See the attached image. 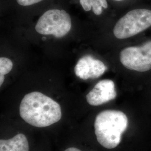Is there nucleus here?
Listing matches in <instances>:
<instances>
[{
    "instance_id": "4",
    "label": "nucleus",
    "mask_w": 151,
    "mask_h": 151,
    "mask_svg": "<svg viewBox=\"0 0 151 151\" xmlns=\"http://www.w3.org/2000/svg\"><path fill=\"white\" fill-rule=\"evenodd\" d=\"M71 27V19L66 11L52 9L45 12L39 19L35 30L42 35H53L56 38H62L70 31Z\"/></svg>"
},
{
    "instance_id": "9",
    "label": "nucleus",
    "mask_w": 151,
    "mask_h": 151,
    "mask_svg": "<svg viewBox=\"0 0 151 151\" xmlns=\"http://www.w3.org/2000/svg\"><path fill=\"white\" fill-rule=\"evenodd\" d=\"M80 3L85 11H90L92 9L96 15L102 14L103 8L106 9L108 7L106 0H80Z\"/></svg>"
},
{
    "instance_id": "3",
    "label": "nucleus",
    "mask_w": 151,
    "mask_h": 151,
    "mask_svg": "<svg viewBox=\"0 0 151 151\" xmlns=\"http://www.w3.org/2000/svg\"><path fill=\"white\" fill-rule=\"evenodd\" d=\"M151 27V10L135 9L127 12L116 23L114 36L119 39L134 37Z\"/></svg>"
},
{
    "instance_id": "8",
    "label": "nucleus",
    "mask_w": 151,
    "mask_h": 151,
    "mask_svg": "<svg viewBox=\"0 0 151 151\" xmlns=\"http://www.w3.org/2000/svg\"><path fill=\"white\" fill-rule=\"evenodd\" d=\"M29 142L26 136L19 133L7 140H0V151H29Z\"/></svg>"
},
{
    "instance_id": "2",
    "label": "nucleus",
    "mask_w": 151,
    "mask_h": 151,
    "mask_svg": "<svg viewBox=\"0 0 151 151\" xmlns=\"http://www.w3.org/2000/svg\"><path fill=\"white\" fill-rule=\"evenodd\" d=\"M128 125V118L121 111L107 110L100 112L95 122V131L98 142L108 149L116 147Z\"/></svg>"
},
{
    "instance_id": "7",
    "label": "nucleus",
    "mask_w": 151,
    "mask_h": 151,
    "mask_svg": "<svg viewBox=\"0 0 151 151\" xmlns=\"http://www.w3.org/2000/svg\"><path fill=\"white\" fill-rule=\"evenodd\" d=\"M116 97L115 83L110 80H103L87 95V103L92 106H99L114 100Z\"/></svg>"
},
{
    "instance_id": "1",
    "label": "nucleus",
    "mask_w": 151,
    "mask_h": 151,
    "mask_svg": "<svg viewBox=\"0 0 151 151\" xmlns=\"http://www.w3.org/2000/svg\"><path fill=\"white\" fill-rule=\"evenodd\" d=\"M20 115L28 124L38 128L50 126L62 118L60 104L40 92H32L23 97Z\"/></svg>"
},
{
    "instance_id": "12",
    "label": "nucleus",
    "mask_w": 151,
    "mask_h": 151,
    "mask_svg": "<svg viewBox=\"0 0 151 151\" xmlns=\"http://www.w3.org/2000/svg\"><path fill=\"white\" fill-rule=\"evenodd\" d=\"M65 151H81L80 150L75 148V147H70L65 150Z\"/></svg>"
},
{
    "instance_id": "5",
    "label": "nucleus",
    "mask_w": 151,
    "mask_h": 151,
    "mask_svg": "<svg viewBox=\"0 0 151 151\" xmlns=\"http://www.w3.org/2000/svg\"><path fill=\"white\" fill-rule=\"evenodd\" d=\"M123 65L130 70L145 72L151 70V40L123 49L120 53Z\"/></svg>"
},
{
    "instance_id": "11",
    "label": "nucleus",
    "mask_w": 151,
    "mask_h": 151,
    "mask_svg": "<svg viewBox=\"0 0 151 151\" xmlns=\"http://www.w3.org/2000/svg\"><path fill=\"white\" fill-rule=\"evenodd\" d=\"M43 0H16L17 2L20 5L23 6L32 5L34 4L41 2Z\"/></svg>"
},
{
    "instance_id": "13",
    "label": "nucleus",
    "mask_w": 151,
    "mask_h": 151,
    "mask_svg": "<svg viewBox=\"0 0 151 151\" xmlns=\"http://www.w3.org/2000/svg\"><path fill=\"white\" fill-rule=\"evenodd\" d=\"M5 80V76L0 75V85L1 86Z\"/></svg>"
},
{
    "instance_id": "6",
    "label": "nucleus",
    "mask_w": 151,
    "mask_h": 151,
    "mask_svg": "<svg viewBox=\"0 0 151 151\" xmlns=\"http://www.w3.org/2000/svg\"><path fill=\"white\" fill-rule=\"evenodd\" d=\"M106 70V66L102 61L95 59L91 55H86L77 62L74 71L78 77L86 80L99 78Z\"/></svg>"
},
{
    "instance_id": "10",
    "label": "nucleus",
    "mask_w": 151,
    "mask_h": 151,
    "mask_svg": "<svg viewBox=\"0 0 151 151\" xmlns=\"http://www.w3.org/2000/svg\"><path fill=\"white\" fill-rule=\"evenodd\" d=\"M13 63L11 60L5 57L0 58V75H5L12 69Z\"/></svg>"
},
{
    "instance_id": "14",
    "label": "nucleus",
    "mask_w": 151,
    "mask_h": 151,
    "mask_svg": "<svg viewBox=\"0 0 151 151\" xmlns=\"http://www.w3.org/2000/svg\"><path fill=\"white\" fill-rule=\"evenodd\" d=\"M115 1H122V0H115Z\"/></svg>"
}]
</instances>
